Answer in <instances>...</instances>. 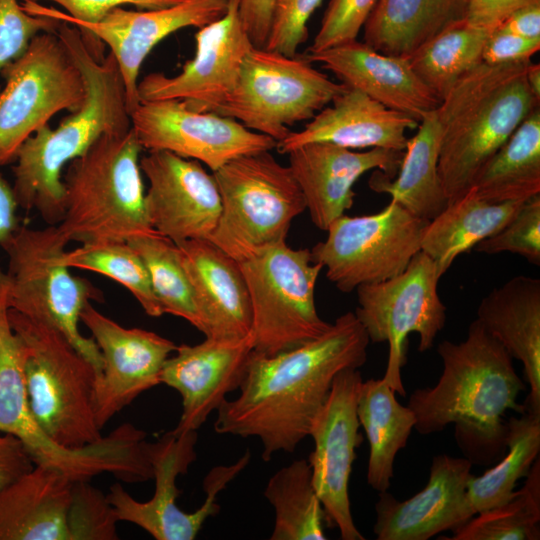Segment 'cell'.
<instances>
[{"instance_id":"6da1fadb","label":"cell","mask_w":540,"mask_h":540,"mask_svg":"<svg viewBox=\"0 0 540 540\" xmlns=\"http://www.w3.org/2000/svg\"><path fill=\"white\" fill-rule=\"evenodd\" d=\"M369 342L349 311L303 345L275 355L252 351L239 395L217 409L215 432L257 437L264 461L280 451H295L309 436L337 373L364 365Z\"/></svg>"},{"instance_id":"7a4b0ae2","label":"cell","mask_w":540,"mask_h":540,"mask_svg":"<svg viewBox=\"0 0 540 540\" xmlns=\"http://www.w3.org/2000/svg\"><path fill=\"white\" fill-rule=\"evenodd\" d=\"M437 352L443 361L438 382L409 397L414 429L428 435L454 424L456 442L466 458L473 464H489L506 451V411H526L517 402L525 384L513 358L477 319L464 341L444 340Z\"/></svg>"},{"instance_id":"3957f363","label":"cell","mask_w":540,"mask_h":540,"mask_svg":"<svg viewBox=\"0 0 540 540\" xmlns=\"http://www.w3.org/2000/svg\"><path fill=\"white\" fill-rule=\"evenodd\" d=\"M57 35L79 67L86 86L81 105L51 129L45 125L20 146L12 170L18 206L35 210L48 225L60 223L65 212L63 169L105 133L131 127L124 83L109 52L96 60L79 29L61 21Z\"/></svg>"},{"instance_id":"277c9868","label":"cell","mask_w":540,"mask_h":540,"mask_svg":"<svg viewBox=\"0 0 540 540\" xmlns=\"http://www.w3.org/2000/svg\"><path fill=\"white\" fill-rule=\"evenodd\" d=\"M530 61L481 63L459 78L436 109L441 127L438 173L448 204L464 196L483 165L537 107Z\"/></svg>"},{"instance_id":"5b68a950","label":"cell","mask_w":540,"mask_h":540,"mask_svg":"<svg viewBox=\"0 0 540 540\" xmlns=\"http://www.w3.org/2000/svg\"><path fill=\"white\" fill-rule=\"evenodd\" d=\"M142 150L130 127L103 134L69 163L65 212L57 224L68 243L128 241L155 231L146 210Z\"/></svg>"},{"instance_id":"8992f818","label":"cell","mask_w":540,"mask_h":540,"mask_svg":"<svg viewBox=\"0 0 540 540\" xmlns=\"http://www.w3.org/2000/svg\"><path fill=\"white\" fill-rule=\"evenodd\" d=\"M23 348L31 413L55 443L70 449L102 439L93 407L98 372L59 331L8 308Z\"/></svg>"},{"instance_id":"52a82bcc","label":"cell","mask_w":540,"mask_h":540,"mask_svg":"<svg viewBox=\"0 0 540 540\" xmlns=\"http://www.w3.org/2000/svg\"><path fill=\"white\" fill-rule=\"evenodd\" d=\"M67 244L57 225H20L0 245L8 257L7 304L59 331L99 374L103 367L100 350L93 338L81 333L79 322L84 307L91 300L99 301L101 292L64 264Z\"/></svg>"},{"instance_id":"ba28073f","label":"cell","mask_w":540,"mask_h":540,"mask_svg":"<svg viewBox=\"0 0 540 540\" xmlns=\"http://www.w3.org/2000/svg\"><path fill=\"white\" fill-rule=\"evenodd\" d=\"M212 174L221 215L209 240L237 261L286 241L292 220L306 210L290 167L270 151L237 157Z\"/></svg>"},{"instance_id":"9c48e42d","label":"cell","mask_w":540,"mask_h":540,"mask_svg":"<svg viewBox=\"0 0 540 540\" xmlns=\"http://www.w3.org/2000/svg\"><path fill=\"white\" fill-rule=\"evenodd\" d=\"M249 292L253 351L275 355L324 334L331 326L317 313L314 290L320 263L309 249L286 241L238 261Z\"/></svg>"},{"instance_id":"30bf717a","label":"cell","mask_w":540,"mask_h":540,"mask_svg":"<svg viewBox=\"0 0 540 540\" xmlns=\"http://www.w3.org/2000/svg\"><path fill=\"white\" fill-rule=\"evenodd\" d=\"M306 57H289L253 46L246 55L234 90L214 113L277 142L289 126L311 120L346 89L315 69Z\"/></svg>"},{"instance_id":"8fae6325","label":"cell","mask_w":540,"mask_h":540,"mask_svg":"<svg viewBox=\"0 0 540 540\" xmlns=\"http://www.w3.org/2000/svg\"><path fill=\"white\" fill-rule=\"evenodd\" d=\"M0 166L58 112L77 110L86 97L81 71L55 32H41L0 72Z\"/></svg>"},{"instance_id":"7c38bea8","label":"cell","mask_w":540,"mask_h":540,"mask_svg":"<svg viewBox=\"0 0 540 540\" xmlns=\"http://www.w3.org/2000/svg\"><path fill=\"white\" fill-rule=\"evenodd\" d=\"M440 275L435 262L419 251L400 274L358 286L354 314L372 343L387 342L389 354L382 379L406 395L401 369L406 363V338L419 335L418 350L430 349L446 322V307L438 294Z\"/></svg>"},{"instance_id":"4fadbf2b","label":"cell","mask_w":540,"mask_h":540,"mask_svg":"<svg viewBox=\"0 0 540 540\" xmlns=\"http://www.w3.org/2000/svg\"><path fill=\"white\" fill-rule=\"evenodd\" d=\"M427 223L393 200L374 214H344L328 226L327 238L310 250L311 258L326 268L337 289L348 293L404 271L421 251Z\"/></svg>"},{"instance_id":"5bb4252c","label":"cell","mask_w":540,"mask_h":540,"mask_svg":"<svg viewBox=\"0 0 540 540\" xmlns=\"http://www.w3.org/2000/svg\"><path fill=\"white\" fill-rule=\"evenodd\" d=\"M197 431L165 433L156 442H148V455L153 468L155 491L151 499L142 502L133 498L119 483H114L107 496L119 521H126L145 530L156 540H193L209 517L219 512V492L226 488L249 463L250 452L234 464L212 468L203 481L206 498L193 512L178 507L181 491L177 477L185 474L197 458Z\"/></svg>"},{"instance_id":"9a60e30c","label":"cell","mask_w":540,"mask_h":540,"mask_svg":"<svg viewBox=\"0 0 540 540\" xmlns=\"http://www.w3.org/2000/svg\"><path fill=\"white\" fill-rule=\"evenodd\" d=\"M130 120L143 149L197 160L212 172L232 159L277 146L273 138L233 118L195 111L176 99L140 101Z\"/></svg>"},{"instance_id":"2e32d148","label":"cell","mask_w":540,"mask_h":540,"mask_svg":"<svg viewBox=\"0 0 540 540\" xmlns=\"http://www.w3.org/2000/svg\"><path fill=\"white\" fill-rule=\"evenodd\" d=\"M362 382L358 369L338 372L309 432L314 441V450L308 458L312 482L325 522L338 528L343 540L365 539L354 524L348 493L355 450L363 441L357 416Z\"/></svg>"},{"instance_id":"e0dca14e","label":"cell","mask_w":540,"mask_h":540,"mask_svg":"<svg viewBox=\"0 0 540 540\" xmlns=\"http://www.w3.org/2000/svg\"><path fill=\"white\" fill-rule=\"evenodd\" d=\"M0 431L22 440L36 465L57 469L72 481L114 474L120 466V450L112 437L70 449L55 443L38 425L28 403L23 348L9 321L7 299L0 300Z\"/></svg>"},{"instance_id":"ac0fdd59","label":"cell","mask_w":540,"mask_h":540,"mask_svg":"<svg viewBox=\"0 0 540 540\" xmlns=\"http://www.w3.org/2000/svg\"><path fill=\"white\" fill-rule=\"evenodd\" d=\"M240 0H228L219 19L195 34V55L180 73H150L138 82L140 101L176 99L199 112H215L234 90L243 61L254 46L239 13Z\"/></svg>"},{"instance_id":"d6986e66","label":"cell","mask_w":540,"mask_h":540,"mask_svg":"<svg viewBox=\"0 0 540 540\" xmlns=\"http://www.w3.org/2000/svg\"><path fill=\"white\" fill-rule=\"evenodd\" d=\"M228 0H184L153 10L117 7L95 23H74L89 53L102 60L107 46L115 57L125 87L129 113L139 104L138 76L152 49L170 34L201 28L226 12Z\"/></svg>"},{"instance_id":"ffe728a7","label":"cell","mask_w":540,"mask_h":540,"mask_svg":"<svg viewBox=\"0 0 540 540\" xmlns=\"http://www.w3.org/2000/svg\"><path fill=\"white\" fill-rule=\"evenodd\" d=\"M80 321L90 331L103 360L93 394L95 419L103 429L140 394L161 384L163 365L177 345L155 332L124 327L91 303L82 310Z\"/></svg>"},{"instance_id":"44dd1931","label":"cell","mask_w":540,"mask_h":540,"mask_svg":"<svg viewBox=\"0 0 540 540\" xmlns=\"http://www.w3.org/2000/svg\"><path fill=\"white\" fill-rule=\"evenodd\" d=\"M140 168L149 182L145 203L152 228L176 244L210 239L221 215L213 174L197 160L163 150L148 151Z\"/></svg>"},{"instance_id":"7402d4cb","label":"cell","mask_w":540,"mask_h":540,"mask_svg":"<svg viewBox=\"0 0 540 540\" xmlns=\"http://www.w3.org/2000/svg\"><path fill=\"white\" fill-rule=\"evenodd\" d=\"M252 351L251 333L241 339L206 337L196 345L177 346L160 374V383L175 389L182 399L175 434L197 431L227 394L239 389Z\"/></svg>"},{"instance_id":"603a6c76","label":"cell","mask_w":540,"mask_h":540,"mask_svg":"<svg viewBox=\"0 0 540 540\" xmlns=\"http://www.w3.org/2000/svg\"><path fill=\"white\" fill-rule=\"evenodd\" d=\"M473 463L466 457L436 455L426 486L399 501L387 491L375 503L373 531L378 540H427L454 531L474 515L467 500Z\"/></svg>"},{"instance_id":"cb8c5ba5","label":"cell","mask_w":540,"mask_h":540,"mask_svg":"<svg viewBox=\"0 0 540 540\" xmlns=\"http://www.w3.org/2000/svg\"><path fill=\"white\" fill-rule=\"evenodd\" d=\"M404 151L371 148L356 152L327 142L304 144L288 153L313 224L326 231L354 203L353 186L366 172L379 169L393 178Z\"/></svg>"},{"instance_id":"d4e9b609","label":"cell","mask_w":540,"mask_h":540,"mask_svg":"<svg viewBox=\"0 0 540 540\" xmlns=\"http://www.w3.org/2000/svg\"><path fill=\"white\" fill-rule=\"evenodd\" d=\"M306 58L332 72L340 83L421 122L441 100L416 75L409 61L381 53L357 39Z\"/></svg>"},{"instance_id":"484cf974","label":"cell","mask_w":540,"mask_h":540,"mask_svg":"<svg viewBox=\"0 0 540 540\" xmlns=\"http://www.w3.org/2000/svg\"><path fill=\"white\" fill-rule=\"evenodd\" d=\"M177 246L193 290L200 331L214 339L248 336L251 302L238 261L209 239L187 240Z\"/></svg>"},{"instance_id":"4316f807","label":"cell","mask_w":540,"mask_h":540,"mask_svg":"<svg viewBox=\"0 0 540 540\" xmlns=\"http://www.w3.org/2000/svg\"><path fill=\"white\" fill-rule=\"evenodd\" d=\"M419 122L390 109L363 92L346 87L319 111L305 127L277 142L288 154L304 144L327 142L347 149L383 148L404 151L406 132Z\"/></svg>"},{"instance_id":"83f0119b","label":"cell","mask_w":540,"mask_h":540,"mask_svg":"<svg viewBox=\"0 0 540 540\" xmlns=\"http://www.w3.org/2000/svg\"><path fill=\"white\" fill-rule=\"evenodd\" d=\"M476 319L522 362L530 388L523 404L540 414V279L518 275L495 287L480 301Z\"/></svg>"},{"instance_id":"f1b7e54d","label":"cell","mask_w":540,"mask_h":540,"mask_svg":"<svg viewBox=\"0 0 540 540\" xmlns=\"http://www.w3.org/2000/svg\"><path fill=\"white\" fill-rule=\"evenodd\" d=\"M72 485L63 472L35 465L0 490V540H69Z\"/></svg>"},{"instance_id":"f546056e","label":"cell","mask_w":540,"mask_h":540,"mask_svg":"<svg viewBox=\"0 0 540 540\" xmlns=\"http://www.w3.org/2000/svg\"><path fill=\"white\" fill-rule=\"evenodd\" d=\"M440 143L441 127L434 110L408 138L397 177L376 171L369 181L370 188L389 194L391 200L430 221L448 205L438 173Z\"/></svg>"},{"instance_id":"4dcf8cb0","label":"cell","mask_w":540,"mask_h":540,"mask_svg":"<svg viewBox=\"0 0 540 540\" xmlns=\"http://www.w3.org/2000/svg\"><path fill=\"white\" fill-rule=\"evenodd\" d=\"M465 0H378L367 18L364 43L409 59L448 25L463 19Z\"/></svg>"},{"instance_id":"1f68e13d","label":"cell","mask_w":540,"mask_h":540,"mask_svg":"<svg viewBox=\"0 0 540 540\" xmlns=\"http://www.w3.org/2000/svg\"><path fill=\"white\" fill-rule=\"evenodd\" d=\"M523 202H488L471 188L428 221L421 239V251L435 262L442 276L460 254L503 228Z\"/></svg>"},{"instance_id":"d6a6232c","label":"cell","mask_w":540,"mask_h":540,"mask_svg":"<svg viewBox=\"0 0 540 540\" xmlns=\"http://www.w3.org/2000/svg\"><path fill=\"white\" fill-rule=\"evenodd\" d=\"M395 394L382 378L363 381L358 394L357 416L370 448L367 483L377 492L390 487L395 457L416 423L413 411L400 404Z\"/></svg>"},{"instance_id":"836d02e7","label":"cell","mask_w":540,"mask_h":540,"mask_svg":"<svg viewBox=\"0 0 540 540\" xmlns=\"http://www.w3.org/2000/svg\"><path fill=\"white\" fill-rule=\"evenodd\" d=\"M472 189L492 202L540 194V108H535L477 173Z\"/></svg>"},{"instance_id":"e575fe53","label":"cell","mask_w":540,"mask_h":540,"mask_svg":"<svg viewBox=\"0 0 540 540\" xmlns=\"http://www.w3.org/2000/svg\"><path fill=\"white\" fill-rule=\"evenodd\" d=\"M264 496L275 511L271 540H325V513L312 482L308 460H295L275 472Z\"/></svg>"},{"instance_id":"d590c367","label":"cell","mask_w":540,"mask_h":540,"mask_svg":"<svg viewBox=\"0 0 540 540\" xmlns=\"http://www.w3.org/2000/svg\"><path fill=\"white\" fill-rule=\"evenodd\" d=\"M507 453L481 476L467 484V500L473 515L498 506L513 494L516 482L525 477L540 451V414L528 411L508 419Z\"/></svg>"},{"instance_id":"8d00e7d4","label":"cell","mask_w":540,"mask_h":540,"mask_svg":"<svg viewBox=\"0 0 540 540\" xmlns=\"http://www.w3.org/2000/svg\"><path fill=\"white\" fill-rule=\"evenodd\" d=\"M489 35L460 19L424 43L408 61L416 75L442 100L459 78L483 63L482 52Z\"/></svg>"},{"instance_id":"74e56055","label":"cell","mask_w":540,"mask_h":540,"mask_svg":"<svg viewBox=\"0 0 540 540\" xmlns=\"http://www.w3.org/2000/svg\"><path fill=\"white\" fill-rule=\"evenodd\" d=\"M520 490L504 503L482 511L453 531L446 540L540 539V464L533 463Z\"/></svg>"},{"instance_id":"f35d334b","label":"cell","mask_w":540,"mask_h":540,"mask_svg":"<svg viewBox=\"0 0 540 540\" xmlns=\"http://www.w3.org/2000/svg\"><path fill=\"white\" fill-rule=\"evenodd\" d=\"M144 261L163 314L180 317L200 331L193 290L176 243L157 231L127 241Z\"/></svg>"},{"instance_id":"ab89813d","label":"cell","mask_w":540,"mask_h":540,"mask_svg":"<svg viewBox=\"0 0 540 540\" xmlns=\"http://www.w3.org/2000/svg\"><path fill=\"white\" fill-rule=\"evenodd\" d=\"M66 266L104 275L125 287L151 317L163 315L147 267L127 242L103 240L83 243L63 254Z\"/></svg>"},{"instance_id":"60d3db41","label":"cell","mask_w":540,"mask_h":540,"mask_svg":"<svg viewBox=\"0 0 540 540\" xmlns=\"http://www.w3.org/2000/svg\"><path fill=\"white\" fill-rule=\"evenodd\" d=\"M89 481H73L66 518L69 540H116L119 519L114 508Z\"/></svg>"},{"instance_id":"b9f144b4","label":"cell","mask_w":540,"mask_h":540,"mask_svg":"<svg viewBox=\"0 0 540 540\" xmlns=\"http://www.w3.org/2000/svg\"><path fill=\"white\" fill-rule=\"evenodd\" d=\"M473 249L485 254L510 252L540 264V194L525 200L512 219Z\"/></svg>"},{"instance_id":"7bdbcfd3","label":"cell","mask_w":540,"mask_h":540,"mask_svg":"<svg viewBox=\"0 0 540 540\" xmlns=\"http://www.w3.org/2000/svg\"><path fill=\"white\" fill-rule=\"evenodd\" d=\"M182 1L184 0H22L21 5L31 15L46 16L74 24L98 22L111 10L123 5L153 10Z\"/></svg>"},{"instance_id":"ee69618b","label":"cell","mask_w":540,"mask_h":540,"mask_svg":"<svg viewBox=\"0 0 540 540\" xmlns=\"http://www.w3.org/2000/svg\"><path fill=\"white\" fill-rule=\"evenodd\" d=\"M61 21L27 13L18 0H0V72L41 32H55Z\"/></svg>"},{"instance_id":"f6af8a7d","label":"cell","mask_w":540,"mask_h":540,"mask_svg":"<svg viewBox=\"0 0 540 540\" xmlns=\"http://www.w3.org/2000/svg\"><path fill=\"white\" fill-rule=\"evenodd\" d=\"M378 0H330L308 53L357 39Z\"/></svg>"},{"instance_id":"bcb514c9","label":"cell","mask_w":540,"mask_h":540,"mask_svg":"<svg viewBox=\"0 0 540 540\" xmlns=\"http://www.w3.org/2000/svg\"><path fill=\"white\" fill-rule=\"evenodd\" d=\"M322 0H276L265 48L296 56L308 38L307 22Z\"/></svg>"},{"instance_id":"7dc6e473","label":"cell","mask_w":540,"mask_h":540,"mask_svg":"<svg viewBox=\"0 0 540 540\" xmlns=\"http://www.w3.org/2000/svg\"><path fill=\"white\" fill-rule=\"evenodd\" d=\"M539 49L540 40L527 39L498 28L485 42L482 62L489 65L526 62Z\"/></svg>"},{"instance_id":"c3c4849f","label":"cell","mask_w":540,"mask_h":540,"mask_svg":"<svg viewBox=\"0 0 540 540\" xmlns=\"http://www.w3.org/2000/svg\"><path fill=\"white\" fill-rule=\"evenodd\" d=\"M540 0H465L463 19L472 27L493 32L516 10Z\"/></svg>"},{"instance_id":"681fc988","label":"cell","mask_w":540,"mask_h":540,"mask_svg":"<svg viewBox=\"0 0 540 540\" xmlns=\"http://www.w3.org/2000/svg\"><path fill=\"white\" fill-rule=\"evenodd\" d=\"M35 462L17 436L0 431V490L31 471Z\"/></svg>"},{"instance_id":"f907efd6","label":"cell","mask_w":540,"mask_h":540,"mask_svg":"<svg viewBox=\"0 0 540 540\" xmlns=\"http://www.w3.org/2000/svg\"><path fill=\"white\" fill-rule=\"evenodd\" d=\"M276 0H240L239 13L253 45L265 48Z\"/></svg>"},{"instance_id":"816d5d0a","label":"cell","mask_w":540,"mask_h":540,"mask_svg":"<svg viewBox=\"0 0 540 540\" xmlns=\"http://www.w3.org/2000/svg\"><path fill=\"white\" fill-rule=\"evenodd\" d=\"M18 203L12 186L0 173V245L20 226L17 217ZM8 279L0 269V300L7 299Z\"/></svg>"},{"instance_id":"f5cc1de1","label":"cell","mask_w":540,"mask_h":540,"mask_svg":"<svg viewBox=\"0 0 540 540\" xmlns=\"http://www.w3.org/2000/svg\"><path fill=\"white\" fill-rule=\"evenodd\" d=\"M499 29L527 39L540 40V3L516 10Z\"/></svg>"},{"instance_id":"db71d44e","label":"cell","mask_w":540,"mask_h":540,"mask_svg":"<svg viewBox=\"0 0 540 540\" xmlns=\"http://www.w3.org/2000/svg\"><path fill=\"white\" fill-rule=\"evenodd\" d=\"M526 79L534 97L540 101V65L529 62L526 69Z\"/></svg>"}]
</instances>
